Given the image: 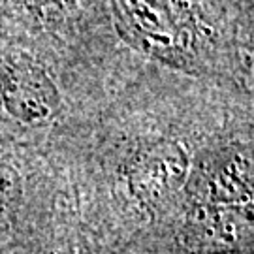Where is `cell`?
Masks as SVG:
<instances>
[{
    "label": "cell",
    "instance_id": "cell-1",
    "mask_svg": "<svg viewBox=\"0 0 254 254\" xmlns=\"http://www.w3.org/2000/svg\"><path fill=\"white\" fill-rule=\"evenodd\" d=\"M119 32L137 51L175 68L198 53L196 21L183 0H111Z\"/></svg>",
    "mask_w": 254,
    "mask_h": 254
},
{
    "label": "cell",
    "instance_id": "cell-2",
    "mask_svg": "<svg viewBox=\"0 0 254 254\" xmlns=\"http://www.w3.org/2000/svg\"><path fill=\"white\" fill-rule=\"evenodd\" d=\"M190 173L187 147L175 139H158L137 147L127 158L121 177L137 209L156 211L187 189Z\"/></svg>",
    "mask_w": 254,
    "mask_h": 254
},
{
    "label": "cell",
    "instance_id": "cell-3",
    "mask_svg": "<svg viewBox=\"0 0 254 254\" xmlns=\"http://www.w3.org/2000/svg\"><path fill=\"white\" fill-rule=\"evenodd\" d=\"M0 104L13 121L27 127H49L64 109L61 91L47 70L23 53L0 61Z\"/></svg>",
    "mask_w": 254,
    "mask_h": 254
},
{
    "label": "cell",
    "instance_id": "cell-4",
    "mask_svg": "<svg viewBox=\"0 0 254 254\" xmlns=\"http://www.w3.org/2000/svg\"><path fill=\"white\" fill-rule=\"evenodd\" d=\"M190 177L192 203L253 211V160L245 151L217 154Z\"/></svg>",
    "mask_w": 254,
    "mask_h": 254
},
{
    "label": "cell",
    "instance_id": "cell-5",
    "mask_svg": "<svg viewBox=\"0 0 254 254\" xmlns=\"http://www.w3.org/2000/svg\"><path fill=\"white\" fill-rule=\"evenodd\" d=\"M253 234V211L192 203L185 218V245L194 254L236 251Z\"/></svg>",
    "mask_w": 254,
    "mask_h": 254
},
{
    "label": "cell",
    "instance_id": "cell-6",
    "mask_svg": "<svg viewBox=\"0 0 254 254\" xmlns=\"http://www.w3.org/2000/svg\"><path fill=\"white\" fill-rule=\"evenodd\" d=\"M23 198V179L11 162L0 158V237L8 234Z\"/></svg>",
    "mask_w": 254,
    "mask_h": 254
},
{
    "label": "cell",
    "instance_id": "cell-7",
    "mask_svg": "<svg viewBox=\"0 0 254 254\" xmlns=\"http://www.w3.org/2000/svg\"><path fill=\"white\" fill-rule=\"evenodd\" d=\"M17 6L34 13L38 17L53 19L70 13L75 6V0H13Z\"/></svg>",
    "mask_w": 254,
    "mask_h": 254
}]
</instances>
